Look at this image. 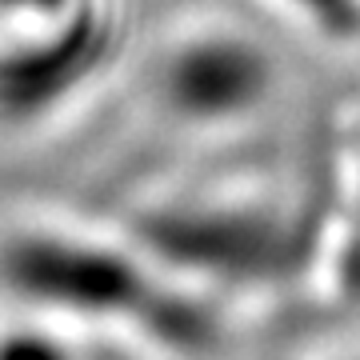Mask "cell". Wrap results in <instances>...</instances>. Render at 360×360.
Masks as SVG:
<instances>
[{
  "instance_id": "cell-2",
  "label": "cell",
  "mask_w": 360,
  "mask_h": 360,
  "mask_svg": "<svg viewBox=\"0 0 360 360\" xmlns=\"http://www.w3.org/2000/svg\"><path fill=\"white\" fill-rule=\"evenodd\" d=\"M0 360H68V352L44 333H8L0 336Z\"/></svg>"
},
{
  "instance_id": "cell-1",
  "label": "cell",
  "mask_w": 360,
  "mask_h": 360,
  "mask_svg": "<svg viewBox=\"0 0 360 360\" xmlns=\"http://www.w3.org/2000/svg\"><path fill=\"white\" fill-rule=\"evenodd\" d=\"M4 276L37 304L80 316H129L144 324V333L176 348H200L212 333L193 300L153 281L136 260L101 245L25 236L4 252Z\"/></svg>"
}]
</instances>
